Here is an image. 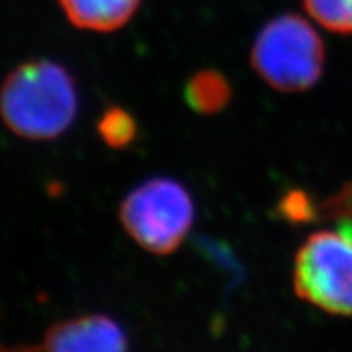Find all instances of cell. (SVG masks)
Masks as SVG:
<instances>
[{
    "label": "cell",
    "instance_id": "obj_1",
    "mask_svg": "<svg viewBox=\"0 0 352 352\" xmlns=\"http://www.w3.org/2000/svg\"><path fill=\"white\" fill-rule=\"evenodd\" d=\"M78 107L76 78L56 60H26L0 87L3 124L19 138L34 142L54 140L67 132Z\"/></svg>",
    "mask_w": 352,
    "mask_h": 352
},
{
    "label": "cell",
    "instance_id": "obj_2",
    "mask_svg": "<svg viewBox=\"0 0 352 352\" xmlns=\"http://www.w3.org/2000/svg\"><path fill=\"white\" fill-rule=\"evenodd\" d=\"M258 77L283 94H298L316 85L324 67V46L305 19L284 13L259 30L250 51Z\"/></svg>",
    "mask_w": 352,
    "mask_h": 352
},
{
    "label": "cell",
    "instance_id": "obj_3",
    "mask_svg": "<svg viewBox=\"0 0 352 352\" xmlns=\"http://www.w3.org/2000/svg\"><path fill=\"white\" fill-rule=\"evenodd\" d=\"M196 206L188 188L168 176L138 184L122 199L120 220L127 235L157 256L175 253L195 226Z\"/></svg>",
    "mask_w": 352,
    "mask_h": 352
},
{
    "label": "cell",
    "instance_id": "obj_4",
    "mask_svg": "<svg viewBox=\"0 0 352 352\" xmlns=\"http://www.w3.org/2000/svg\"><path fill=\"white\" fill-rule=\"evenodd\" d=\"M297 297L333 315H352V236L316 232L294 259Z\"/></svg>",
    "mask_w": 352,
    "mask_h": 352
},
{
    "label": "cell",
    "instance_id": "obj_5",
    "mask_svg": "<svg viewBox=\"0 0 352 352\" xmlns=\"http://www.w3.org/2000/svg\"><path fill=\"white\" fill-rule=\"evenodd\" d=\"M41 352H131L124 328L108 315L74 316L54 323L39 344Z\"/></svg>",
    "mask_w": 352,
    "mask_h": 352
},
{
    "label": "cell",
    "instance_id": "obj_6",
    "mask_svg": "<svg viewBox=\"0 0 352 352\" xmlns=\"http://www.w3.org/2000/svg\"><path fill=\"white\" fill-rule=\"evenodd\" d=\"M142 0H59L67 20L78 30L111 33L126 26Z\"/></svg>",
    "mask_w": 352,
    "mask_h": 352
},
{
    "label": "cell",
    "instance_id": "obj_7",
    "mask_svg": "<svg viewBox=\"0 0 352 352\" xmlns=\"http://www.w3.org/2000/svg\"><path fill=\"white\" fill-rule=\"evenodd\" d=\"M232 85L222 72L202 69L184 85V101L202 116H212L223 111L232 101Z\"/></svg>",
    "mask_w": 352,
    "mask_h": 352
},
{
    "label": "cell",
    "instance_id": "obj_8",
    "mask_svg": "<svg viewBox=\"0 0 352 352\" xmlns=\"http://www.w3.org/2000/svg\"><path fill=\"white\" fill-rule=\"evenodd\" d=\"M96 131L101 140L116 151L131 147L139 134L138 122L132 114L120 107H109L101 113Z\"/></svg>",
    "mask_w": 352,
    "mask_h": 352
},
{
    "label": "cell",
    "instance_id": "obj_9",
    "mask_svg": "<svg viewBox=\"0 0 352 352\" xmlns=\"http://www.w3.org/2000/svg\"><path fill=\"white\" fill-rule=\"evenodd\" d=\"M303 7L329 32L352 34V0H303Z\"/></svg>",
    "mask_w": 352,
    "mask_h": 352
},
{
    "label": "cell",
    "instance_id": "obj_10",
    "mask_svg": "<svg viewBox=\"0 0 352 352\" xmlns=\"http://www.w3.org/2000/svg\"><path fill=\"white\" fill-rule=\"evenodd\" d=\"M277 212L287 222H305L314 219V206L302 191H290L277 204Z\"/></svg>",
    "mask_w": 352,
    "mask_h": 352
},
{
    "label": "cell",
    "instance_id": "obj_11",
    "mask_svg": "<svg viewBox=\"0 0 352 352\" xmlns=\"http://www.w3.org/2000/svg\"><path fill=\"white\" fill-rule=\"evenodd\" d=\"M0 352H41L39 346H6L0 342Z\"/></svg>",
    "mask_w": 352,
    "mask_h": 352
}]
</instances>
